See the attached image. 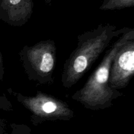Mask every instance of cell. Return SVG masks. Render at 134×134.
<instances>
[{
	"label": "cell",
	"mask_w": 134,
	"mask_h": 134,
	"mask_svg": "<svg viewBox=\"0 0 134 134\" xmlns=\"http://www.w3.org/2000/svg\"><path fill=\"white\" fill-rule=\"evenodd\" d=\"M128 29L124 27L118 30L113 24H101L93 30L79 34L77 47L64 63L61 79L63 86L69 89L75 85L110 43Z\"/></svg>",
	"instance_id": "obj_1"
},
{
	"label": "cell",
	"mask_w": 134,
	"mask_h": 134,
	"mask_svg": "<svg viewBox=\"0 0 134 134\" xmlns=\"http://www.w3.org/2000/svg\"><path fill=\"white\" fill-rule=\"evenodd\" d=\"M133 38L134 28H129L107 50L100 64L90 75L85 85L72 95V99L88 110H100L111 107L113 101L123 95L122 92L111 88L109 85L113 62L122 45Z\"/></svg>",
	"instance_id": "obj_2"
},
{
	"label": "cell",
	"mask_w": 134,
	"mask_h": 134,
	"mask_svg": "<svg viewBox=\"0 0 134 134\" xmlns=\"http://www.w3.org/2000/svg\"><path fill=\"white\" fill-rule=\"evenodd\" d=\"M56 53V43L51 39L40 41L33 45H24L19 51V56L28 80L39 85L53 84Z\"/></svg>",
	"instance_id": "obj_3"
},
{
	"label": "cell",
	"mask_w": 134,
	"mask_h": 134,
	"mask_svg": "<svg viewBox=\"0 0 134 134\" xmlns=\"http://www.w3.org/2000/svg\"><path fill=\"white\" fill-rule=\"evenodd\" d=\"M8 91L30 112V120L34 126L47 121H68L75 116L68 102L52 95L37 91L35 96H26L11 89Z\"/></svg>",
	"instance_id": "obj_4"
},
{
	"label": "cell",
	"mask_w": 134,
	"mask_h": 134,
	"mask_svg": "<svg viewBox=\"0 0 134 134\" xmlns=\"http://www.w3.org/2000/svg\"><path fill=\"white\" fill-rule=\"evenodd\" d=\"M134 77V38L129 39L119 49L113 62L110 74L111 88H125Z\"/></svg>",
	"instance_id": "obj_5"
},
{
	"label": "cell",
	"mask_w": 134,
	"mask_h": 134,
	"mask_svg": "<svg viewBox=\"0 0 134 134\" xmlns=\"http://www.w3.org/2000/svg\"><path fill=\"white\" fill-rule=\"evenodd\" d=\"M34 11L33 0H0V20L15 27L26 24Z\"/></svg>",
	"instance_id": "obj_6"
},
{
	"label": "cell",
	"mask_w": 134,
	"mask_h": 134,
	"mask_svg": "<svg viewBox=\"0 0 134 134\" xmlns=\"http://www.w3.org/2000/svg\"><path fill=\"white\" fill-rule=\"evenodd\" d=\"M134 7V0H103L99 7L102 11L120 10Z\"/></svg>",
	"instance_id": "obj_7"
},
{
	"label": "cell",
	"mask_w": 134,
	"mask_h": 134,
	"mask_svg": "<svg viewBox=\"0 0 134 134\" xmlns=\"http://www.w3.org/2000/svg\"><path fill=\"white\" fill-rule=\"evenodd\" d=\"M0 110L4 111H13V108L11 102L5 95H0Z\"/></svg>",
	"instance_id": "obj_8"
},
{
	"label": "cell",
	"mask_w": 134,
	"mask_h": 134,
	"mask_svg": "<svg viewBox=\"0 0 134 134\" xmlns=\"http://www.w3.org/2000/svg\"><path fill=\"white\" fill-rule=\"evenodd\" d=\"M4 74H5V68H4L3 59L2 53L0 50V81L3 80Z\"/></svg>",
	"instance_id": "obj_9"
},
{
	"label": "cell",
	"mask_w": 134,
	"mask_h": 134,
	"mask_svg": "<svg viewBox=\"0 0 134 134\" xmlns=\"http://www.w3.org/2000/svg\"><path fill=\"white\" fill-rule=\"evenodd\" d=\"M52 1V0H44V2H45L46 5H49Z\"/></svg>",
	"instance_id": "obj_10"
}]
</instances>
